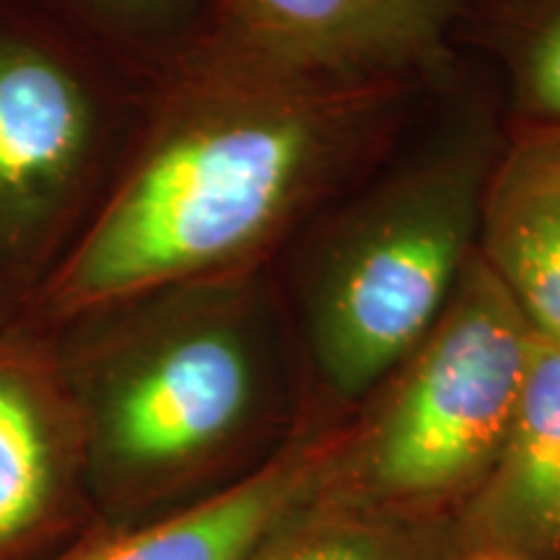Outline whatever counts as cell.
Listing matches in <instances>:
<instances>
[{
  "mask_svg": "<svg viewBox=\"0 0 560 560\" xmlns=\"http://www.w3.org/2000/svg\"><path fill=\"white\" fill-rule=\"evenodd\" d=\"M382 83L276 73L195 26L159 68L100 210L16 330L172 285L247 276L317 195Z\"/></svg>",
  "mask_w": 560,
  "mask_h": 560,
  "instance_id": "cell-1",
  "label": "cell"
},
{
  "mask_svg": "<svg viewBox=\"0 0 560 560\" xmlns=\"http://www.w3.org/2000/svg\"><path fill=\"white\" fill-rule=\"evenodd\" d=\"M247 283L234 276L140 293L45 332L79 410L102 522L166 514L234 480L226 472L268 400Z\"/></svg>",
  "mask_w": 560,
  "mask_h": 560,
  "instance_id": "cell-2",
  "label": "cell"
},
{
  "mask_svg": "<svg viewBox=\"0 0 560 560\" xmlns=\"http://www.w3.org/2000/svg\"><path fill=\"white\" fill-rule=\"evenodd\" d=\"M159 68L39 0H0V330H16L100 210Z\"/></svg>",
  "mask_w": 560,
  "mask_h": 560,
  "instance_id": "cell-3",
  "label": "cell"
},
{
  "mask_svg": "<svg viewBox=\"0 0 560 560\" xmlns=\"http://www.w3.org/2000/svg\"><path fill=\"white\" fill-rule=\"evenodd\" d=\"M535 338L522 306L475 252L392 389L374 412L342 429L314 499L454 527L499 457Z\"/></svg>",
  "mask_w": 560,
  "mask_h": 560,
  "instance_id": "cell-4",
  "label": "cell"
},
{
  "mask_svg": "<svg viewBox=\"0 0 560 560\" xmlns=\"http://www.w3.org/2000/svg\"><path fill=\"white\" fill-rule=\"evenodd\" d=\"M488 172L486 151L459 143L405 174L342 231L312 301L314 355L338 395H366L436 325L478 252Z\"/></svg>",
  "mask_w": 560,
  "mask_h": 560,
  "instance_id": "cell-5",
  "label": "cell"
},
{
  "mask_svg": "<svg viewBox=\"0 0 560 560\" xmlns=\"http://www.w3.org/2000/svg\"><path fill=\"white\" fill-rule=\"evenodd\" d=\"M96 522L81 418L52 340L0 330V560H42Z\"/></svg>",
  "mask_w": 560,
  "mask_h": 560,
  "instance_id": "cell-6",
  "label": "cell"
},
{
  "mask_svg": "<svg viewBox=\"0 0 560 560\" xmlns=\"http://www.w3.org/2000/svg\"><path fill=\"white\" fill-rule=\"evenodd\" d=\"M467 0H202L198 26L276 73L382 83L439 52Z\"/></svg>",
  "mask_w": 560,
  "mask_h": 560,
  "instance_id": "cell-7",
  "label": "cell"
},
{
  "mask_svg": "<svg viewBox=\"0 0 560 560\" xmlns=\"http://www.w3.org/2000/svg\"><path fill=\"white\" fill-rule=\"evenodd\" d=\"M340 439L342 425L306 433L202 499L140 522H96L42 560H247L317 493Z\"/></svg>",
  "mask_w": 560,
  "mask_h": 560,
  "instance_id": "cell-8",
  "label": "cell"
},
{
  "mask_svg": "<svg viewBox=\"0 0 560 560\" xmlns=\"http://www.w3.org/2000/svg\"><path fill=\"white\" fill-rule=\"evenodd\" d=\"M459 552L560 560V342L535 338L499 457L454 522Z\"/></svg>",
  "mask_w": 560,
  "mask_h": 560,
  "instance_id": "cell-9",
  "label": "cell"
},
{
  "mask_svg": "<svg viewBox=\"0 0 560 560\" xmlns=\"http://www.w3.org/2000/svg\"><path fill=\"white\" fill-rule=\"evenodd\" d=\"M478 255L537 335L560 342V125L535 122L490 166Z\"/></svg>",
  "mask_w": 560,
  "mask_h": 560,
  "instance_id": "cell-10",
  "label": "cell"
},
{
  "mask_svg": "<svg viewBox=\"0 0 560 560\" xmlns=\"http://www.w3.org/2000/svg\"><path fill=\"white\" fill-rule=\"evenodd\" d=\"M454 527L395 522L312 495L247 560H454Z\"/></svg>",
  "mask_w": 560,
  "mask_h": 560,
  "instance_id": "cell-11",
  "label": "cell"
},
{
  "mask_svg": "<svg viewBox=\"0 0 560 560\" xmlns=\"http://www.w3.org/2000/svg\"><path fill=\"white\" fill-rule=\"evenodd\" d=\"M109 45L161 68L190 39L202 0H39Z\"/></svg>",
  "mask_w": 560,
  "mask_h": 560,
  "instance_id": "cell-12",
  "label": "cell"
},
{
  "mask_svg": "<svg viewBox=\"0 0 560 560\" xmlns=\"http://www.w3.org/2000/svg\"><path fill=\"white\" fill-rule=\"evenodd\" d=\"M524 73L529 104L540 115V122L560 125V0H545L540 5Z\"/></svg>",
  "mask_w": 560,
  "mask_h": 560,
  "instance_id": "cell-13",
  "label": "cell"
},
{
  "mask_svg": "<svg viewBox=\"0 0 560 560\" xmlns=\"http://www.w3.org/2000/svg\"><path fill=\"white\" fill-rule=\"evenodd\" d=\"M454 560H522V558L506 556V552H493V550H465Z\"/></svg>",
  "mask_w": 560,
  "mask_h": 560,
  "instance_id": "cell-14",
  "label": "cell"
}]
</instances>
